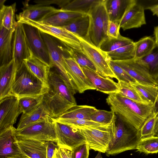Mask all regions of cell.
<instances>
[{
    "label": "cell",
    "instance_id": "31",
    "mask_svg": "<svg viewBox=\"0 0 158 158\" xmlns=\"http://www.w3.org/2000/svg\"><path fill=\"white\" fill-rule=\"evenodd\" d=\"M16 3L9 6L0 5V27L8 30L15 29L18 22L15 19Z\"/></svg>",
    "mask_w": 158,
    "mask_h": 158
},
{
    "label": "cell",
    "instance_id": "19",
    "mask_svg": "<svg viewBox=\"0 0 158 158\" xmlns=\"http://www.w3.org/2000/svg\"><path fill=\"white\" fill-rule=\"evenodd\" d=\"M81 68L97 90L109 95L118 92V83L110 78L103 77L96 70Z\"/></svg>",
    "mask_w": 158,
    "mask_h": 158
},
{
    "label": "cell",
    "instance_id": "33",
    "mask_svg": "<svg viewBox=\"0 0 158 158\" xmlns=\"http://www.w3.org/2000/svg\"><path fill=\"white\" fill-rule=\"evenodd\" d=\"M135 56L136 60L143 58L149 55L155 48L154 40L150 36L144 37L134 42Z\"/></svg>",
    "mask_w": 158,
    "mask_h": 158
},
{
    "label": "cell",
    "instance_id": "28",
    "mask_svg": "<svg viewBox=\"0 0 158 158\" xmlns=\"http://www.w3.org/2000/svg\"><path fill=\"white\" fill-rule=\"evenodd\" d=\"M90 23L89 15L85 14L63 27L74 35L89 42Z\"/></svg>",
    "mask_w": 158,
    "mask_h": 158
},
{
    "label": "cell",
    "instance_id": "1",
    "mask_svg": "<svg viewBox=\"0 0 158 158\" xmlns=\"http://www.w3.org/2000/svg\"><path fill=\"white\" fill-rule=\"evenodd\" d=\"M48 74V89L43 94V103L49 116L56 118L76 105L74 94L56 69Z\"/></svg>",
    "mask_w": 158,
    "mask_h": 158
},
{
    "label": "cell",
    "instance_id": "50",
    "mask_svg": "<svg viewBox=\"0 0 158 158\" xmlns=\"http://www.w3.org/2000/svg\"><path fill=\"white\" fill-rule=\"evenodd\" d=\"M146 9L149 10L153 15L158 16V3L147 7Z\"/></svg>",
    "mask_w": 158,
    "mask_h": 158
},
{
    "label": "cell",
    "instance_id": "41",
    "mask_svg": "<svg viewBox=\"0 0 158 158\" xmlns=\"http://www.w3.org/2000/svg\"><path fill=\"white\" fill-rule=\"evenodd\" d=\"M56 122L67 124L76 128L83 127H95L105 125L94 121L82 119L55 118Z\"/></svg>",
    "mask_w": 158,
    "mask_h": 158
},
{
    "label": "cell",
    "instance_id": "49",
    "mask_svg": "<svg viewBox=\"0 0 158 158\" xmlns=\"http://www.w3.org/2000/svg\"><path fill=\"white\" fill-rule=\"evenodd\" d=\"M57 150L62 158H72L71 151L60 147H58Z\"/></svg>",
    "mask_w": 158,
    "mask_h": 158
},
{
    "label": "cell",
    "instance_id": "4",
    "mask_svg": "<svg viewBox=\"0 0 158 158\" xmlns=\"http://www.w3.org/2000/svg\"><path fill=\"white\" fill-rule=\"evenodd\" d=\"M140 139L139 130L118 118L114 135L109 143L106 155L108 156H114L136 149Z\"/></svg>",
    "mask_w": 158,
    "mask_h": 158
},
{
    "label": "cell",
    "instance_id": "7",
    "mask_svg": "<svg viewBox=\"0 0 158 158\" xmlns=\"http://www.w3.org/2000/svg\"><path fill=\"white\" fill-rule=\"evenodd\" d=\"M117 118L116 116L106 125L77 128L85 137L90 149L106 153L110 142L114 135Z\"/></svg>",
    "mask_w": 158,
    "mask_h": 158
},
{
    "label": "cell",
    "instance_id": "11",
    "mask_svg": "<svg viewBox=\"0 0 158 158\" xmlns=\"http://www.w3.org/2000/svg\"><path fill=\"white\" fill-rule=\"evenodd\" d=\"M22 24L28 45L32 54L52 68L48 48L40 31L31 25Z\"/></svg>",
    "mask_w": 158,
    "mask_h": 158
},
{
    "label": "cell",
    "instance_id": "26",
    "mask_svg": "<svg viewBox=\"0 0 158 158\" xmlns=\"http://www.w3.org/2000/svg\"><path fill=\"white\" fill-rule=\"evenodd\" d=\"M49 116L45 105L42 102L33 110L25 114H22L18 124L16 131L25 127Z\"/></svg>",
    "mask_w": 158,
    "mask_h": 158
},
{
    "label": "cell",
    "instance_id": "20",
    "mask_svg": "<svg viewBox=\"0 0 158 158\" xmlns=\"http://www.w3.org/2000/svg\"><path fill=\"white\" fill-rule=\"evenodd\" d=\"M17 70L13 59L0 66V100L11 95L12 86Z\"/></svg>",
    "mask_w": 158,
    "mask_h": 158
},
{
    "label": "cell",
    "instance_id": "38",
    "mask_svg": "<svg viewBox=\"0 0 158 158\" xmlns=\"http://www.w3.org/2000/svg\"><path fill=\"white\" fill-rule=\"evenodd\" d=\"M106 53L110 59L113 60H124L134 58V42Z\"/></svg>",
    "mask_w": 158,
    "mask_h": 158
},
{
    "label": "cell",
    "instance_id": "56",
    "mask_svg": "<svg viewBox=\"0 0 158 158\" xmlns=\"http://www.w3.org/2000/svg\"><path fill=\"white\" fill-rule=\"evenodd\" d=\"M155 136H158V132L156 133L155 135Z\"/></svg>",
    "mask_w": 158,
    "mask_h": 158
},
{
    "label": "cell",
    "instance_id": "42",
    "mask_svg": "<svg viewBox=\"0 0 158 158\" xmlns=\"http://www.w3.org/2000/svg\"><path fill=\"white\" fill-rule=\"evenodd\" d=\"M116 117L114 112L111 110L108 111L98 110L90 116V120L106 125L109 124Z\"/></svg>",
    "mask_w": 158,
    "mask_h": 158
},
{
    "label": "cell",
    "instance_id": "29",
    "mask_svg": "<svg viewBox=\"0 0 158 158\" xmlns=\"http://www.w3.org/2000/svg\"><path fill=\"white\" fill-rule=\"evenodd\" d=\"M95 107L88 105H75L57 118L90 120V115L97 110Z\"/></svg>",
    "mask_w": 158,
    "mask_h": 158
},
{
    "label": "cell",
    "instance_id": "34",
    "mask_svg": "<svg viewBox=\"0 0 158 158\" xmlns=\"http://www.w3.org/2000/svg\"><path fill=\"white\" fill-rule=\"evenodd\" d=\"M130 83L147 102L153 105L158 94V86L143 85L136 81Z\"/></svg>",
    "mask_w": 158,
    "mask_h": 158
},
{
    "label": "cell",
    "instance_id": "25",
    "mask_svg": "<svg viewBox=\"0 0 158 158\" xmlns=\"http://www.w3.org/2000/svg\"><path fill=\"white\" fill-rule=\"evenodd\" d=\"M15 30H8L0 27V66L8 63L12 59V43Z\"/></svg>",
    "mask_w": 158,
    "mask_h": 158
},
{
    "label": "cell",
    "instance_id": "15",
    "mask_svg": "<svg viewBox=\"0 0 158 158\" xmlns=\"http://www.w3.org/2000/svg\"><path fill=\"white\" fill-rule=\"evenodd\" d=\"M31 54L26 40L22 24L18 22L13 34L12 48V59L17 69L21 66L23 60L30 56Z\"/></svg>",
    "mask_w": 158,
    "mask_h": 158
},
{
    "label": "cell",
    "instance_id": "14",
    "mask_svg": "<svg viewBox=\"0 0 158 158\" xmlns=\"http://www.w3.org/2000/svg\"><path fill=\"white\" fill-rule=\"evenodd\" d=\"M13 126L0 132V158H22L27 156L20 150Z\"/></svg>",
    "mask_w": 158,
    "mask_h": 158
},
{
    "label": "cell",
    "instance_id": "51",
    "mask_svg": "<svg viewBox=\"0 0 158 158\" xmlns=\"http://www.w3.org/2000/svg\"><path fill=\"white\" fill-rule=\"evenodd\" d=\"M153 113L157 115L158 114V94L155 101L152 106Z\"/></svg>",
    "mask_w": 158,
    "mask_h": 158
},
{
    "label": "cell",
    "instance_id": "52",
    "mask_svg": "<svg viewBox=\"0 0 158 158\" xmlns=\"http://www.w3.org/2000/svg\"><path fill=\"white\" fill-rule=\"evenodd\" d=\"M154 35L156 45L158 47V26L155 27L154 28Z\"/></svg>",
    "mask_w": 158,
    "mask_h": 158
},
{
    "label": "cell",
    "instance_id": "45",
    "mask_svg": "<svg viewBox=\"0 0 158 158\" xmlns=\"http://www.w3.org/2000/svg\"><path fill=\"white\" fill-rule=\"evenodd\" d=\"M89 146L87 142L76 147L71 151L72 158H88Z\"/></svg>",
    "mask_w": 158,
    "mask_h": 158
},
{
    "label": "cell",
    "instance_id": "37",
    "mask_svg": "<svg viewBox=\"0 0 158 158\" xmlns=\"http://www.w3.org/2000/svg\"><path fill=\"white\" fill-rule=\"evenodd\" d=\"M137 151L146 154L158 152V136L151 135L141 138L136 148Z\"/></svg>",
    "mask_w": 158,
    "mask_h": 158
},
{
    "label": "cell",
    "instance_id": "5",
    "mask_svg": "<svg viewBox=\"0 0 158 158\" xmlns=\"http://www.w3.org/2000/svg\"><path fill=\"white\" fill-rule=\"evenodd\" d=\"M40 32L48 48L52 68L56 69L73 94H75L78 92L77 88L68 73L64 60V58L70 56L69 52L70 48L53 37Z\"/></svg>",
    "mask_w": 158,
    "mask_h": 158
},
{
    "label": "cell",
    "instance_id": "30",
    "mask_svg": "<svg viewBox=\"0 0 158 158\" xmlns=\"http://www.w3.org/2000/svg\"><path fill=\"white\" fill-rule=\"evenodd\" d=\"M135 60L156 82L158 79V47L156 46L148 55Z\"/></svg>",
    "mask_w": 158,
    "mask_h": 158
},
{
    "label": "cell",
    "instance_id": "3",
    "mask_svg": "<svg viewBox=\"0 0 158 158\" xmlns=\"http://www.w3.org/2000/svg\"><path fill=\"white\" fill-rule=\"evenodd\" d=\"M48 86L34 75L24 62L16 71L11 95L20 98L43 95Z\"/></svg>",
    "mask_w": 158,
    "mask_h": 158
},
{
    "label": "cell",
    "instance_id": "43",
    "mask_svg": "<svg viewBox=\"0 0 158 158\" xmlns=\"http://www.w3.org/2000/svg\"><path fill=\"white\" fill-rule=\"evenodd\" d=\"M157 115L153 113L139 130L141 138L153 135Z\"/></svg>",
    "mask_w": 158,
    "mask_h": 158
},
{
    "label": "cell",
    "instance_id": "2",
    "mask_svg": "<svg viewBox=\"0 0 158 158\" xmlns=\"http://www.w3.org/2000/svg\"><path fill=\"white\" fill-rule=\"evenodd\" d=\"M106 101L118 118L139 130L153 114V105L136 102L118 93L109 94Z\"/></svg>",
    "mask_w": 158,
    "mask_h": 158
},
{
    "label": "cell",
    "instance_id": "40",
    "mask_svg": "<svg viewBox=\"0 0 158 158\" xmlns=\"http://www.w3.org/2000/svg\"><path fill=\"white\" fill-rule=\"evenodd\" d=\"M69 52L70 56L73 58L81 67L96 71L93 64L82 51L69 48Z\"/></svg>",
    "mask_w": 158,
    "mask_h": 158
},
{
    "label": "cell",
    "instance_id": "8",
    "mask_svg": "<svg viewBox=\"0 0 158 158\" xmlns=\"http://www.w3.org/2000/svg\"><path fill=\"white\" fill-rule=\"evenodd\" d=\"M55 118L48 116L19 131L16 130L18 139H31L56 143Z\"/></svg>",
    "mask_w": 158,
    "mask_h": 158
},
{
    "label": "cell",
    "instance_id": "48",
    "mask_svg": "<svg viewBox=\"0 0 158 158\" xmlns=\"http://www.w3.org/2000/svg\"><path fill=\"white\" fill-rule=\"evenodd\" d=\"M58 147L56 143L47 141L46 158H52L56 149Z\"/></svg>",
    "mask_w": 158,
    "mask_h": 158
},
{
    "label": "cell",
    "instance_id": "55",
    "mask_svg": "<svg viewBox=\"0 0 158 158\" xmlns=\"http://www.w3.org/2000/svg\"><path fill=\"white\" fill-rule=\"evenodd\" d=\"M95 158H102L101 152H98V154L97 155Z\"/></svg>",
    "mask_w": 158,
    "mask_h": 158
},
{
    "label": "cell",
    "instance_id": "12",
    "mask_svg": "<svg viewBox=\"0 0 158 158\" xmlns=\"http://www.w3.org/2000/svg\"><path fill=\"white\" fill-rule=\"evenodd\" d=\"M55 121L56 143L58 147L72 151L87 142L85 137L78 129Z\"/></svg>",
    "mask_w": 158,
    "mask_h": 158
},
{
    "label": "cell",
    "instance_id": "10",
    "mask_svg": "<svg viewBox=\"0 0 158 158\" xmlns=\"http://www.w3.org/2000/svg\"><path fill=\"white\" fill-rule=\"evenodd\" d=\"M17 22L38 28L41 32L56 38L68 47L82 51L80 41L77 37L63 27L48 25L28 19H21Z\"/></svg>",
    "mask_w": 158,
    "mask_h": 158
},
{
    "label": "cell",
    "instance_id": "58",
    "mask_svg": "<svg viewBox=\"0 0 158 158\" xmlns=\"http://www.w3.org/2000/svg\"><path fill=\"white\" fill-rule=\"evenodd\" d=\"M29 158L28 157H24V158Z\"/></svg>",
    "mask_w": 158,
    "mask_h": 158
},
{
    "label": "cell",
    "instance_id": "53",
    "mask_svg": "<svg viewBox=\"0 0 158 158\" xmlns=\"http://www.w3.org/2000/svg\"><path fill=\"white\" fill-rule=\"evenodd\" d=\"M158 132V114L157 115L153 135Z\"/></svg>",
    "mask_w": 158,
    "mask_h": 158
},
{
    "label": "cell",
    "instance_id": "47",
    "mask_svg": "<svg viewBox=\"0 0 158 158\" xmlns=\"http://www.w3.org/2000/svg\"><path fill=\"white\" fill-rule=\"evenodd\" d=\"M119 23L117 22L109 21L107 31V36L110 38H117L120 35Z\"/></svg>",
    "mask_w": 158,
    "mask_h": 158
},
{
    "label": "cell",
    "instance_id": "18",
    "mask_svg": "<svg viewBox=\"0 0 158 158\" xmlns=\"http://www.w3.org/2000/svg\"><path fill=\"white\" fill-rule=\"evenodd\" d=\"M146 24L143 6L134 3L127 10L119 23L120 28L123 31L141 27Z\"/></svg>",
    "mask_w": 158,
    "mask_h": 158
},
{
    "label": "cell",
    "instance_id": "6",
    "mask_svg": "<svg viewBox=\"0 0 158 158\" xmlns=\"http://www.w3.org/2000/svg\"><path fill=\"white\" fill-rule=\"evenodd\" d=\"M88 15L90 19L89 42L100 48L101 44L108 38L107 31L109 19L105 4L102 0Z\"/></svg>",
    "mask_w": 158,
    "mask_h": 158
},
{
    "label": "cell",
    "instance_id": "44",
    "mask_svg": "<svg viewBox=\"0 0 158 158\" xmlns=\"http://www.w3.org/2000/svg\"><path fill=\"white\" fill-rule=\"evenodd\" d=\"M109 64L112 70L117 77L118 81H122L129 83L136 82L134 78L110 59Z\"/></svg>",
    "mask_w": 158,
    "mask_h": 158
},
{
    "label": "cell",
    "instance_id": "22",
    "mask_svg": "<svg viewBox=\"0 0 158 158\" xmlns=\"http://www.w3.org/2000/svg\"><path fill=\"white\" fill-rule=\"evenodd\" d=\"M23 11L16 15L18 20L23 19H28L40 22L45 18L58 11L59 9L51 6H41L36 4L29 5L24 3Z\"/></svg>",
    "mask_w": 158,
    "mask_h": 158
},
{
    "label": "cell",
    "instance_id": "57",
    "mask_svg": "<svg viewBox=\"0 0 158 158\" xmlns=\"http://www.w3.org/2000/svg\"><path fill=\"white\" fill-rule=\"evenodd\" d=\"M156 82L157 84L158 85V79L157 80Z\"/></svg>",
    "mask_w": 158,
    "mask_h": 158
},
{
    "label": "cell",
    "instance_id": "46",
    "mask_svg": "<svg viewBox=\"0 0 158 158\" xmlns=\"http://www.w3.org/2000/svg\"><path fill=\"white\" fill-rule=\"evenodd\" d=\"M71 0H35L34 2L37 4L41 6H49L52 4L58 5L60 9L65 6Z\"/></svg>",
    "mask_w": 158,
    "mask_h": 158
},
{
    "label": "cell",
    "instance_id": "27",
    "mask_svg": "<svg viewBox=\"0 0 158 158\" xmlns=\"http://www.w3.org/2000/svg\"><path fill=\"white\" fill-rule=\"evenodd\" d=\"M29 69L43 82L48 85V77L50 67L32 53L23 60Z\"/></svg>",
    "mask_w": 158,
    "mask_h": 158
},
{
    "label": "cell",
    "instance_id": "21",
    "mask_svg": "<svg viewBox=\"0 0 158 158\" xmlns=\"http://www.w3.org/2000/svg\"><path fill=\"white\" fill-rule=\"evenodd\" d=\"M22 152L30 158H46L47 141L31 139H18Z\"/></svg>",
    "mask_w": 158,
    "mask_h": 158
},
{
    "label": "cell",
    "instance_id": "54",
    "mask_svg": "<svg viewBox=\"0 0 158 158\" xmlns=\"http://www.w3.org/2000/svg\"><path fill=\"white\" fill-rule=\"evenodd\" d=\"M57 149L58 148L56 149L55 153L52 157V158H62L59 154Z\"/></svg>",
    "mask_w": 158,
    "mask_h": 158
},
{
    "label": "cell",
    "instance_id": "16",
    "mask_svg": "<svg viewBox=\"0 0 158 158\" xmlns=\"http://www.w3.org/2000/svg\"><path fill=\"white\" fill-rule=\"evenodd\" d=\"M64 60L66 69L79 93H83L87 90L96 89L73 58L69 56L64 58Z\"/></svg>",
    "mask_w": 158,
    "mask_h": 158
},
{
    "label": "cell",
    "instance_id": "9",
    "mask_svg": "<svg viewBox=\"0 0 158 158\" xmlns=\"http://www.w3.org/2000/svg\"><path fill=\"white\" fill-rule=\"evenodd\" d=\"M76 36L80 41L82 51L93 64L97 72L103 77L115 78L118 80L110 67V59L107 53L84 39Z\"/></svg>",
    "mask_w": 158,
    "mask_h": 158
},
{
    "label": "cell",
    "instance_id": "32",
    "mask_svg": "<svg viewBox=\"0 0 158 158\" xmlns=\"http://www.w3.org/2000/svg\"><path fill=\"white\" fill-rule=\"evenodd\" d=\"M102 0H71L61 10L88 14Z\"/></svg>",
    "mask_w": 158,
    "mask_h": 158
},
{
    "label": "cell",
    "instance_id": "23",
    "mask_svg": "<svg viewBox=\"0 0 158 158\" xmlns=\"http://www.w3.org/2000/svg\"><path fill=\"white\" fill-rule=\"evenodd\" d=\"M135 0H105L109 20L119 23L125 13Z\"/></svg>",
    "mask_w": 158,
    "mask_h": 158
},
{
    "label": "cell",
    "instance_id": "36",
    "mask_svg": "<svg viewBox=\"0 0 158 158\" xmlns=\"http://www.w3.org/2000/svg\"><path fill=\"white\" fill-rule=\"evenodd\" d=\"M134 42L131 39L120 34L117 38H107L101 44L100 49L106 52H108Z\"/></svg>",
    "mask_w": 158,
    "mask_h": 158
},
{
    "label": "cell",
    "instance_id": "17",
    "mask_svg": "<svg viewBox=\"0 0 158 158\" xmlns=\"http://www.w3.org/2000/svg\"><path fill=\"white\" fill-rule=\"evenodd\" d=\"M112 60L139 83L158 86L156 81L135 59L124 60Z\"/></svg>",
    "mask_w": 158,
    "mask_h": 158
},
{
    "label": "cell",
    "instance_id": "35",
    "mask_svg": "<svg viewBox=\"0 0 158 158\" xmlns=\"http://www.w3.org/2000/svg\"><path fill=\"white\" fill-rule=\"evenodd\" d=\"M118 84L119 88L118 93L122 96L139 103L149 104L143 99L139 93L130 83L118 81Z\"/></svg>",
    "mask_w": 158,
    "mask_h": 158
},
{
    "label": "cell",
    "instance_id": "24",
    "mask_svg": "<svg viewBox=\"0 0 158 158\" xmlns=\"http://www.w3.org/2000/svg\"><path fill=\"white\" fill-rule=\"evenodd\" d=\"M84 15L85 14L60 9L58 11L45 18L40 22L48 25L63 27Z\"/></svg>",
    "mask_w": 158,
    "mask_h": 158
},
{
    "label": "cell",
    "instance_id": "13",
    "mask_svg": "<svg viewBox=\"0 0 158 158\" xmlns=\"http://www.w3.org/2000/svg\"><path fill=\"white\" fill-rule=\"evenodd\" d=\"M19 98L11 95L0 100V132L13 126L22 113Z\"/></svg>",
    "mask_w": 158,
    "mask_h": 158
},
{
    "label": "cell",
    "instance_id": "39",
    "mask_svg": "<svg viewBox=\"0 0 158 158\" xmlns=\"http://www.w3.org/2000/svg\"><path fill=\"white\" fill-rule=\"evenodd\" d=\"M43 95L34 97H27L19 98V104L23 114L27 113L42 103Z\"/></svg>",
    "mask_w": 158,
    "mask_h": 158
}]
</instances>
